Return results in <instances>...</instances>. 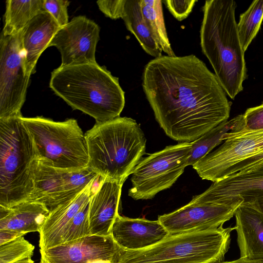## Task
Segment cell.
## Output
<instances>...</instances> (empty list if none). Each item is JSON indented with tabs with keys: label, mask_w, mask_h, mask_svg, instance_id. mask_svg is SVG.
<instances>
[{
	"label": "cell",
	"mask_w": 263,
	"mask_h": 263,
	"mask_svg": "<svg viewBox=\"0 0 263 263\" xmlns=\"http://www.w3.org/2000/svg\"><path fill=\"white\" fill-rule=\"evenodd\" d=\"M214 263H263V259H250L240 257L239 259L231 261H223Z\"/></svg>",
	"instance_id": "836d02e7"
},
{
	"label": "cell",
	"mask_w": 263,
	"mask_h": 263,
	"mask_svg": "<svg viewBox=\"0 0 263 263\" xmlns=\"http://www.w3.org/2000/svg\"><path fill=\"white\" fill-rule=\"evenodd\" d=\"M162 3L160 0H140L142 15L154 41L167 55L175 57L165 26Z\"/></svg>",
	"instance_id": "d4e9b609"
},
{
	"label": "cell",
	"mask_w": 263,
	"mask_h": 263,
	"mask_svg": "<svg viewBox=\"0 0 263 263\" xmlns=\"http://www.w3.org/2000/svg\"><path fill=\"white\" fill-rule=\"evenodd\" d=\"M263 20V0L254 1L240 16L237 30L245 52L258 33Z\"/></svg>",
	"instance_id": "484cf974"
},
{
	"label": "cell",
	"mask_w": 263,
	"mask_h": 263,
	"mask_svg": "<svg viewBox=\"0 0 263 263\" xmlns=\"http://www.w3.org/2000/svg\"><path fill=\"white\" fill-rule=\"evenodd\" d=\"M244 116L239 115L230 120L226 121L191 142L192 149L187 165L193 166L206 156L216 146L224 141V136L232 132H239L243 129Z\"/></svg>",
	"instance_id": "7402d4cb"
},
{
	"label": "cell",
	"mask_w": 263,
	"mask_h": 263,
	"mask_svg": "<svg viewBox=\"0 0 263 263\" xmlns=\"http://www.w3.org/2000/svg\"><path fill=\"white\" fill-rule=\"evenodd\" d=\"M21 120L32 138L37 158L43 163L64 171L88 167L86 139L76 119L54 121L43 117L22 116Z\"/></svg>",
	"instance_id": "52a82bcc"
},
{
	"label": "cell",
	"mask_w": 263,
	"mask_h": 263,
	"mask_svg": "<svg viewBox=\"0 0 263 263\" xmlns=\"http://www.w3.org/2000/svg\"><path fill=\"white\" fill-rule=\"evenodd\" d=\"M43 203L25 201L10 208L0 206V230L18 231L26 234L40 231L49 214Z\"/></svg>",
	"instance_id": "44dd1931"
},
{
	"label": "cell",
	"mask_w": 263,
	"mask_h": 263,
	"mask_svg": "<svg viewBox=\"0 0 263 263\" xmlns=\"http://www.w3.org/2000/svg\"><path fill=\"white\" fill-rule=\"evenodd\" d=\"M70 3L65 0H44L43 7L61 28L69 23L67 8Z\"/></svg>",
	"instance_id": "f1b7e54d"
},
{
	"label": "cell",
	"mask_w": 263,
	"mask_h": 263,
	"mask_svg": "<svg viewBox=\"0 0 263 263\" xmlns=\"http://www.w3.org/2000/svg\"><path fill=\"white\" fill-rule=\"evenodd\" d=\"M123 249L107 236L89 235L45 250H40L43 263H88L104 259L117 263Z\"/></svg>",
	"instance_id": "9a60e30c"
},
{
	"label": "cell",
	"mask_w": 263,
	"mask_h": 263,
	"mask_svg": "<svg viewBox=\"0 0 263 263\" xmlns=\"http://www.w3.org/2000/svg\"><path fill=\"white\" fill-rule=\"evenodd\" d=\"M235 227L169 235L146 249L123 250L117 263H214L223 261Z\"/></svg>",
	"instance_id": "8992f818"
},
{
	"label": "cell",
	"mask_w": 263,
	"mask_h": 263,
	"mask_svg": "<svg viewBox=\"0 0 263 263\" xmlns=\"http://www.w3.org/2000/svg\"><path fill=\"white\" fill-rule=\"evenodd\" d=\"M123 184L104 179L89 201V223L90 235H111L113 224L119 214Z\"/></svg>",
	"instance_id": "ac0fdd59"
},
{
	"label": "cell",
	"mask_w": 263,
	"mask_h": 263,
	"mask_svg": "<svg viewBox=\"0 0 263 263\" xmlns=\"http://www.w3.org/2000/svg\"><path fill=\"white\" fill-rule=\"evenodd\" d=\"M14 263H34V262L31 259V258H27Z\"/></svg>",
	"instance_id": "d590c367"
},
{
	"label": "cell",
	"mask_w": 263,
	"mask_h": 263,
	"mask_svg": "<svg viewBox=\"0 0 263 263\" xmlns=\"http://www.w3.org/2000/svg\"><path fill=\"white\" fill-rule=\"evenodd\" d=\"M142 85L156 121L175 141L192 142L229 118L225 91L194 54L151 60L144 67Z\"/></svg>",
	"instance_id": "6da1fadb"
},
{
	"label": "cell",
	"mask_w": 263,
	"mask_h": 263,
	"mask_svg": "<svg viewBox=\"0 0 263 263\" xmlns=\"http://www.w3.org/2000/svg\"><path fill=\"white\" fill-rule=\"evenodd\" d=\"M192 142H180L142 158L134 169L128 195L135 200L151 199L171 187L187 165Z\"/></svg>",
	"instance_id": "ba28073f"
},
{
	"label": "cell",
	"mask_w": 263,
	"mask_h": 263,
	"mask_svg": "<svg viewBox=\"0 0 263 263\" xmlns=\"http://www.w3.org/2000/svg\"><path fill=\"white\" fill-rule=\"evenodd\" d=\"M53 17L44 11L31 19L21 31V39L27 74L30 77L42 52L49 47L60 29Z\"/></svg>",
	"instance_id": "d6986e66"
},
{
	"label": "cell",
	"mask_w": 263,
	"mask_h": 263,
	"mask_svg": "<svg viewBox=\"0 0 263 263\" xmlns=\"http://www.w3.org/2000/svg\"><path fill=\"white\" fill-rule=\"evenodd\" d=\"M100 28L94 21L83 15L73 17L60 28L49 47H55L61 56V66L96 63V50Z\"/></svg>",
	"instance_id": "4fadbf2b"
},
{
	"label": "cell",
	"mask_w": 263,
	"mask_h": 263,
	"mask_svg": "<svg viewBox=\"0 0 263 263\" xmlns=\"http://www.w3.org/2000/svg\"><path fill=\"white\" fill-rule=\"evenodd\" d=\"M233 0H209L203 7L200 46L218 81L234 99L243 89L247 68L235 20Z\"/></svg>",
	"instance_id": "3957f363"
},
{
	"label": "cell",
	"mask_w": 263,
	"mask_h": 263,
	"mask_svg": "<svg viewBox=\"0 0 263 263\" xmlns=\"http://www.w3.org/2000/svg\"><path fill=\"white\" fill-rule=\"evenodd\" d=\"M190 202L207 204L247 203L263 214V160L213 182Z\"/></svg>",
	"instance_id": "7c38bea8"
},
{
	"label": "cell",
	"mask_w": 263,
	"mask_h": 263,
	"mask_svg": "<svg viewBox=\"0 0 263 263\" xmlns=\"http://www.w3.org/2000/svg\"><path fill=\"white\" fill-rule=\"evenodd\" d=\"M25 235L18 231L0 230V246L12 241L21 236H24Z\"/></svg>",
	"instance_id": "d6a6232c"
},
{
	"label": "cell",
	"mask_w": 263,
	"mask_h": 263,
	"mask_svg": "<svg viewBox=\"0 0 263 263\" xmlns=\"http://www.w3.org/2000/svg\"><path fill=\"white\" fill-rule=\"evenodd\" d=\"M89 209V201L82 207L66 227L61 244L90 235Z\"/></svg>",
	"instance_id": "83f0119b"
},
{
	"label": "cell",
	"mask_w": 263,
	"mask_h": 263,
	"mask_svg": "<svg viewBox=\"0 0 263 263\" xmlns=\"http://www.w3.org/2000/svg\"><path fill=\"white\" fill-rule=\"evenodd\" d=\"M43 2L44 0L6 1L1 34L9 36L20 32L31 19L45 11Z\"/></svg>",
	"instance_id": "603a6c76"
},
{
	"label": "cell",
	"mask_w": 263,
	"mask_h": 263,
	"mask_svg": "<svg viewBox=\"0 0 263 263\" xmlns=\"http://www.w3.org/2000/svg\"><path fill=\"white\" fill-rule=\"evenodd\" d=\"M103 180V178L99 176L78 195L50 211L39 232L40 250L61 244L66 227L82 207L90 201Z\"/></svg>",
	"instance_id": "e0dca14e"
},
{
	"label": "cell",
	"mask_w": 263,
	"mask_h": 263,
	"mask_svg": "<svg viewBox=\"0 0 263 263\" xmlns=\"http://www.w3.org/2000/svg\"><path fill=\"white\" fill-rule=\"evenodd\" d=\"M263 160V130L234 133L192 166L203 180H221Z\"/></svg>",
	"instance_id": "9c48e42d"
},
{
	"label": "cell",
	"mask_w": 263,
	"mask_h": 263,
	"mask_svg": "<svg viewBox=\"0 0 263 263\" xmlns=\"http://www.w3.org/2000/svg\"><path fill=\"white\" fill-rule=\"evenodd\" d=\"M243 116L244 125L242 130H263V103L248 108Z\"/></svg>",
	"instance_id": "1f68e13d"
},
{
	"label": "cell",
	"mask_w": 263,
	"mask_h": 263,
	"mask_svg": "<svg viewBox=\"0 0 263 263\" xmlns=\"http://www.w3.org/2000/svg\"><path fill=\"white\" fill-rule=\"evenodd\" d=\"M39 263H43V262H42L41 261H40V262H39Z\"/></svg>",
	"instance_id": "8d00e7d4"
},
{
	"label": "cell",
	"mask_w": 263,
	"mask_h": 263,
	"mask_svg": "<svg viewBox=\"0 0 263 263\" xmlns=\"http://www.w3.org/2000/svg\"><path fill=\"white\" fill-rule=\"evenodd\" d=\"M49 87L73 109L91 116L96 123L119 117L125 106L119 79L97 63L60 66L51 72Z\"/></svg>",
	"instance_id": "7a4b0ae2"
},
{
	"label": "cell",
	"mask_w": 263,
	"mask_h": 263,
	"mask_svg": "<svg viewBox=\"0 0 263 263\" xmlns=\"http://www.w3.org/2000/svg\"><path fill=\"white\" fill-rule=\"evenodd\" d=\"M100 176L89 167L64 171L46 165L36 157L33 166V190L29 201L44 204L50 211L73 198Z\"/></svg>",
	"instance_id": "8fae6325"
},
{
	"label": "cell",
	"mask_w": 263,
	"mask_h": 263,
	"mask_svg": "<svg viewBox=\"0 0 263 263\" xmlns=\"http://www.w3.org/2000/svg\"><path fill=\"white\" fill-rule=\"evenodd\" d=\"M30 76L26 72L21 31L0 39V119L21 116Z\"/></svg>",
	"instance_id": "30bf717a"
},
{
	"label": "cell",
	"mask_w": 263,
	"mask_h": 263,
	"mask_svg": "<svg viewBox=\"0 0 263 263\" xmlns=\"http://www.w3.org/2000/svg\"><path fill=\"white\" fill-rule=\"evenodd\" d=\"M34 247L24 236L0 246V263H14L31 258Z\"/></svg>",
	"instance_id": "4316f807"
},
{
	"label": "cell",
	"mask_w": 263,
	"mask_h": 263,
	"mask_svg": "<svg viewBox=\"0 0 263 263\" xmlns=\"http://www.w3.org/2000/svg\"><path fill=\"white\" fill-rule=\"evenodd\" d=\"M122 19L127 29L135 35L148 54L155 58L162 55V51L154 41L142 15L140 0H127Z\"/></svg>",
	"instance_id": "cb8c5ba5"
},
{
	"label": "cell",
	"mask_w": 263,
	"mask_h": 263,
	"mask_svg": "<svg viewBox=\"0 0 263 263\" xmlns=\"http://www.w3.org/2000/svg\"><path fill=\"white\" fill-rule=\"evenodd\" d=\"M241 203L207 204L190 202L173 212L159 216L157 220L170 235L214 230L230 220Z\"/></svg>",
	"instance_id": "5bb4252c"
},
{
	"label": "cell",
	"mask_w": 263,
	"mask_h": 263,
	"mask_svg": "<svg viewBox=\"0 0 263 263\" xmlns=\"http://www.w3.org/2000/svg\"><path fill=\"white\" fill-rule=\"evenodd\" d=\"M196 0L163 1L171 13L179 21L185 19L195 5Z\"/></svg>",
	"instance_id": "f546056e"
},
{
	"label": "cell",
	"mask_w": 263,
	"mask_h": 263,
	"mask_svg": "<svg viewBox=\"0 0 263 263\" xmlns=\"http://www.w3.org/2000/svg\"><path fill=\"white\" fill-rule=\"evenodd\" d=\"M127 0H105L97 2V5L105 15L111 19L123 18Z\"/></svg>",
	"instance_id": "4dcf8cb0"
},
{
	"label": "cell",
	"mask_w": 263,
	"mask_h": 263,
	"mask_svg": "<svg viewBox=\"0 0 263 263\" xmlns=\"http://www.w3.org/2000/svg\"><path fill=\"white\" fill-rule=\"evenodd\" d=\"M240 257L263 259V214L250 203H241L234 214Z\"/></svg>",
	"instance_id": "ffe728a7"
},
{
	"label": "cell",
	"mask_w": 263,
	"mask_h": 263,
	"mask_svg": "<svg viewBox=\"0 0 263 263\" xmlns=\"http://www.w3.org/2000/svg\"><path fill=\"white\" fill-rule=\"evenodd\" d=\"M21 116L0 119V206L29 201L37 154Z\"/></svg>",
	"instance_id": "5b68a950"
},
{
	"label": "cell",
	"mask_w": 263,
	"mask_h": 263,
	"mask_svg": "<svg viewBox=\"0 0 263 263\" xmlns=\"http://www.w3.org/2000/svg\"><path fill=\"white\" fill-rule=\"evenodd\" d=\"M170 235L158 220L145 218L117 217L111 236L123 250L136 251L147 248L159 242Z\"/></svg>",
	"instance_id": "2e32d148"
},
{
	"label": "cell",
	"mask_w": 263,
	"mask_h": 263,
	"mask_svg": "<svg viewBox=\"0 0 263 263\" xmlns=\"http://www.w3.org/2000/svg\"><path fill=\"white\" fill-rule=\"evenodd\" d=\"M85 135L88 167L105 179L123 184L145 154L146 138L131 118L96 123Z\"/></svg>",
	"instance_id": "277c9868"
},
{
	"label": "cell",
	"mask_w": 263,
	"mask_h": 263,
	"mask_svg": "<svg viewBox=\"0 0 263 263\" xmlns=\"http://www.w3.org/2000/svg\"><path fill=\"white\" fill-rule=\"evenodd\" d=\"M88 263H113L112 261L104 259H96L89 261Z\"/></svg>",
	"instance_id": "e575fe53"
}]
</instances>
